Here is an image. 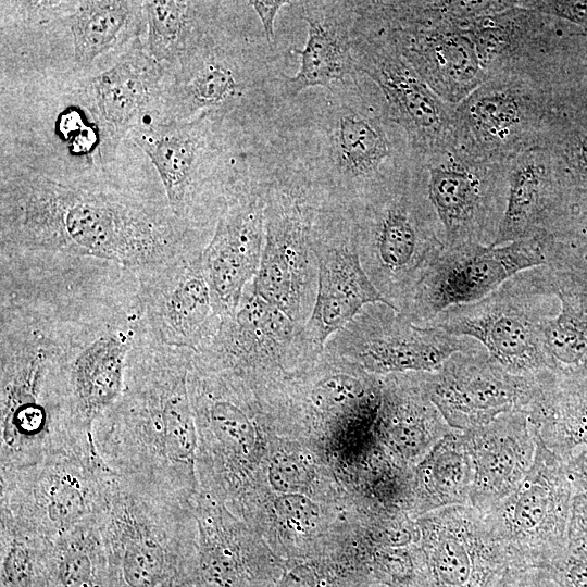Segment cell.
<instances>
[{
    "label": "cell",
    "instance_id": "obj_1",
    "mask_svg": "<svg viewBox=\"0 0 587 587\" xmlns=\"http://www.w3.org/2000/svg\"><path fill=\"white\" fill-rule=\"evenodd\" d=\"M0 300V467L100 459L72 410L57 296L35 278L2 275Z\"/></svg>",
    "mask_w": 587,
    "mask_h": 587
},
{
    "label": "cell",
    "instance_id": "obj_2",
    "mask_svg": "<svg viewBox=\"0 0 587 587\" xmlns=\"http://www.w3.org/2000/svg\"><path fill=\"white\" fill-rule=\"evenodd\" d=\"M175 217L132 198L41 175L1 187V259H92L134 275L190 251Z\"/></svg>",
    "mask_w": 587,
    "mask_h": 587
},
{
    "label": "cell",
    "instance_id": "obj_3",
    "mask_svg": "<svg viewBox=\"0 0 587 587\" xmlns=\"http://www.w3.org/2000/svg\"><path fill=\"white\" fill-rule=\"evenodd\" d=\"M193 354L146 333L130 351L122 395L93 426L97 453L113 473L188 502L199 492Z\"/></svg>",
    "mask_w": 587,
    "mask_h": 587
},
{
    "label": "cell",
    "instance_id": "obj_4",
    "mask_svg": "<svg viewBox=\"0 0 587 587\" xmlns=\"http://www.w3.org/2000/svg\"><path fill=\"white\" fill-rule=\"evenodd\" d=\"M273 127L316 185L352 210L419 165L378 88L362 74L311 100L282 104Z\"/></svg>",
    "mask_w": 587,
    "mask_h": 587
},
{
    "label": "cell",
    "instance_id": "obj_5",
    "mask_svg": "<svg viewBox=\"0 0 587 587\" xmlns=\"http://www.w3.org/2000/svg\"><path fill=\"white\" fill-rule=\"evenodd\" d=\"M188 388L196 419L199 490L241 519L277 434L250 375L192 358Z\"/></svg>",
    "mask_w": 587,
    "mask_h": 587
},
{
    "label": "cell",
    "instance_id": "obj_6",
    "mask_svg": "<svg viewBox=\"0 0 587 587\" xmlns=\"http://www.w3.org/2000/svg\"><path fill=\"white\" fill-rule=\"evenodd\" d=\"M193 502L111 472L98 515L111 587H160L196 550Z\"/></svg>",
    "mask_w": 587,
    "mask_h": 587
},
{
    "label": "cell",
    "instance_id": "obj_7",
    "mask_svg": "<svg viewBox=\"0 0 587 587\" xmlns=\"http://www.w3.org/2000/svg\"><path fill=\"white\" fill-rule=\"evenodd\" d=\"M399 54L446 103L458 105L489 77L457 1H360ZM479 15V14H478Z\"/></svg>",
    "mask_w": 587,
    "mask_h": 587
},
{
    "label": "cell",
    "instance_id": "obj_8",
    "mask_svg": "<svg viewBox=\"0 0 587 587\" xmlns=\"http://www.w3.org/2000/svg\"><path fill=\"white\" fill-rule=\"evenodd\" d=\"M424 172L415 166L401 182L352 210L358 237L371 257L376 287L398 311L445 248Z\"/></svg>",
    "mask_w": 587,
    "mask_h": 587
},
{
    "label": "cell",
    "instance_id": "obj_9",
    "mask_svg": "<svg viewBox=\"0 0 587 587\" xmlns=\"http://www.w3.org/2000/svg\"><path fill=\"white\" fill-rule=\"evenodd\" d=\"M557 311L537 266L475 302L446 309L427 325L474 339L511 373L538 377L552 373L545 329Z\"/></svg>",
    "mask_w": 587,
    "mask_h": 587
},
{
    "label": "cell",
    "instance_id": "obj_10",
    "mask_svg": "<svg viewBox=\"0 0 587 587\" xmlns=\"http://www.w3.org/2000/svg\"><path fill=\"white\" fill-rule=\"evenodd\" d=\"M111 472L76 458L1 469L0 526L54 542L98 517Z\"/></svg>",
    "mask_w": 587,
    "mask_h": 587
},
{
    "label": "cell",
    "instance_id": "obj_11",
    "mask_svg": "<svg viewBox=\"0 0 587 587\" xmlns=\"http://www.w3.org/2000/svg\"><path fill=\"white\" fill-rule=\"evenodd\" d=\"M354 7L355 67L378 88L389 118L403 130L415 162L424 167L454 149V107L428 87L358 1Z\"/></svg>",
    "mask_w": 587,
    "mask_h": 587
},
{
    "label": "cell",
    "instance_id": "obj_12",
    "mask_svg": "<svg viewBox=\"0 0 587 587\" xmlns=\"http://www.w3.org/2000/svg\"><path fill=\"white\" fill-rule=\"evenodd\" d=\"M267 175V159L258 147L228 182L214 234L201 253L221 319L236 311L260 266Z\"/></svg>",
    "mask_w": 587,
    "mask_h": 587
},
{
    "label": "cell",
    "instance_id": "obj_13",
    "mask_svg": "<svg viewBox=\"0 0 587 587\" xmlns=\"http://www.w3.org/2000/svg\"><path fill=\"white\" fill-rule=\"evenodd\" d=\"M573 495L563 461L537 439L535 461L525 479L484 514L508 566L546 569L564 549Z\"/></svg>",
    "mask_w": 587,
    "mask_h": 587
},
{
    "label": "cell",
    "instance_id": "obj_14",
    "mask_svg": "<svg viewBox=\"0 0 587 587\" xmlns=\"http://www.w3.org/2000/svg\"><path fill=\"white\" fill-rule=\"evenodd\" d=\"M546 263L542 235L500 246H445L400 312L427 325L446 309L475 302L516 274Z\"/></svg>",
    "mask_w": 587,
    "mask_h": 587
},
{
    "label": "cell",
    "instance_id": "obj_15",
    "mask_svg": "<svg viewBox=\"0 0 587 587\" xmlns=\"http://www.w3.org/2000/svg\"><path fill=\"white\" fill-rule=\"evenodd\" d=\"M539 88L505 71L489 77L454 107L455 151L503 163L539 146L546 114Z\"/></svg>",
    "mask_w": 587,
    "mask_h": 587
},
{
    "label": "cell",
    "instance_id": "obj_16",
    "mask_svg": "<svg viewBox=\"0 0 587 587\" xmlns=\"http://www.w3.org/2000/svg\"><path fill=\"white\" fill-rule=\"evenodd\" d=\"M419 587H492L508 566L485 515L452 505L416 517Z\"/></svg>",
    "mask_w": 587,
    "mask_h": 587
},
{
    "label": "cell",
    "instance_id": "obj_17",
    "mask_svg": "<svg viewBox=\"0 0 587 587\" xmlns=\"http://www.w3.org/2000/svg\"><path fill=\"white\" fill-rule=\"evenodd\" d=\"M423 376L430 400L458 430L487 425L503 414L526 413L542 377L511 373L479 344L453 353L438 371Z\"/></svg>",
    "mask_w": 587,
    "mask_h": 587
},
{
    "label": "cell",
    "instance_id": "obj_18",
    "mask_svg": "<svg viewBox=\"0 0 587 587\" xmlns=\"http://www.w3.org/2000/svg\"><path fill=\"white\" fill-rule=\"evenodd\" d=\"M358 246L353 211L339 202L325 201L317 213L312 247L319 278L310 326L320 346L365 305L394 308L362 267Z\"/></svg>",
    "mask_w": 587,
    "mask_h": 587
},
{
    "label": "cell",
    "instance_id": "obj_19",
    "mask_svg": "<svg viewBox=\"0 0 587 587\" xmlns=\"http://www.w3.org/2000/svg\"><path fill=\"white\" fill-rule=\"evenodd\" d=\"M501 164L451 150L424 165L427 197L445 246L494 245L507 201V171H498Z\"/></svg>",
    "mask_w": 587,
    "mask_h": 587
},
{
    "label": "cell",
    "instance_id": "obj_20",
    "mask_svg": "<svg viewBox=\"0 0 587 587\" xmlns=\"http://www.w3.org/2000/svg\"><path fill=\"white\" fill-rule=\"evenodd\" d=\"M135 277L138 310L154 341L197 352L212 340L222 319L201 253L188 252Z\"/></svg>",
    "mask_w": 587,
    "mask_h": 587
},
{
    "label": "cell",
    "instance_id": "obj_21",
    "mask_svg": "<svg viewBox=\"0 0 587 587\" xmlns=\"http://www.w3.org/2000/svg\"><path fill=\"white\" fill-rule=\"evenodd\" d=\"M197 544L182 575L196 587H275L285 561L247 523L199 490L193 500Z\"/></svg>",
    "mask_w": 587,
    "mask_h": 587
},
{
    "label": "cell",
    "instance_id": "obj_22",
    "mask_svg": "<svg viewBox=\"0 0 587 587\" xmlns=\"http://www.w3.org/2000/svg\"><path fill=\"white\" fill-rule=\"evenodd\" d=\"M367 317L359 340L355 361L375 376L403 373H434L455 352L478 345L433 325H419L403 313L383 303Z\"/></svg>",
    "mask_w": 587,
    "mask_h": 587
},
{
    "label": "cell",
    "instance_id": "obj_23",
    "mask_svg": "<svg viewBox=\"0 0 587 587\" xmlns=\"http://www.w3.org/2000/svg\"><path fill=\"white\" fill-rule=\"evenodd\" d=\"M215 122L210 117L179 121L141 128L133 136L158 171L176 220L188 214L200 186L216 172L220 151Z\"/></svg>",
    "mask_w": 587,
    "mask_h": 587
},
{
    "label": "cell",
    "instance_id": "obj_24",
    "mask_svg": "<svg viewBox=\"0 0 587 587\" xmlns=\"http://www.w3.org/2000/svg\"><path fill=\"white\" fill-rule=\"evenodd\" d=\"M464 434L473 475L469 505L486 514L529 473L537 449L535 430L525 412H512Z\"/></svg>",
    "mask_w": 587,
    "mask_h": 587
},
{
    "label": "cell",
    "instance_id": "obj_25",
    "mask_svg": "<svg viewBox=\"0 0 587 587\" xmlns=\"http://www.w3.org/2000/svg\"><path fill=\"white\" fill-rule=\"evenodd\" d=\"M308 38L303 49L291 48L300 57L296 75H285L280 100L284 103L307 90H329L360 76L352 54L354 1H298Z\"/></svg>",
    "mask_w": 587,
    "mask_h": 587
},
{
    "label": "cell",
    "instance_id": "obj_26",
    "mask_svg": "<svg viewBox=\"0 0 587 587\" xmlns=\"http://www.w3.org/2000/svg\"><path fill=\"white\" fill-rule=\"evenodd\" d=\"M380 403L374 424L377 444L413 469L451 428L430 400L423 373L380 376Z\"/></svg>",
    "mask_w": 587,
    "mask_h": 587
},
{
    "label": "cell",
    "instance_id": "obj_27",
    "mask_svg": "<svg viewBox=\"0 0 587 587\" xmlns=\"http://www.w3.org/2000/svg\"><path fill=\"white\" fill-rule=\"evenodd\" d=\"M567 202L545 150L522 152L509 161L505 209L494 246L549 233Z\"/></svg>",
    "mask_w": 587,
    "mask_h": 587
},
{
    "label": "cell",
    "instance_id": "obj_28",
    "mask_svg": "<svg viewBox=\"0 0 587 587\" xmlns=\"http://www.w3.org/2000/svg\"><path fill=\"white\" fill-rule=\"evenodd\" d=\"M558 300V311L545 329L552 373L562 378L587 375V264L538 266Z\"/></svg>",
    "mask_w": 587,
    "mask_h": 587
},
{
    "label": "cell",
    "instance_id": "obj_29",
    "mask_svg": "<svg viewBox=\"0 0 587 587\" xmlns=\"http://www.w3.org/2000/svg\"><path fill=\"white\" fill-rule=\"evenodd\" d=\"M307 495L332 502L353 501L324 455L296 439L276 434L242 521L265 497Z\"/></svg>",
    "mask_w": 587,
    "mask_h": 587
},
{
    "label": "cell",
    "instance_id": "obj_30",
    "mask_svg": "<svg viewBox=\"0 0 587 587\" xmlns=\"http://www.w3.org/2000/svg\"><path fill=\"white\" fill-rule=\"evenodd\" d=\"M160 78L159 62L139 47L92 78L96 105L110 134L121 136L128 130L151 101Z\"/></svg>",
    "mask_w": 587,
    "mask_h": 587
},
{
    "label": "cell",
    "instance_id": "obj_31",
    "mask_svg": "<svg viewBox=\"0 0 587 587\" xmlns=\"http://www.w3.org/2000/svg\"><path fill=\"white\" fill-rule=\"evenodd\" d=\"M526 414L537 439L561 460L587 447V375L545 374Z\"/></svg>",
    "mask_w": 587,
    "mask_h": 587
},
{
    "label": "cell",
    "instance_id": "obj_32",
    "mask_svg": "<svg viewBox=\"0 0 587 587\" xmlns=\"http://www.w3.org/2000/svg\"><path fill=\"white\" fill-rule=\"evenodd\" d=\"M472 477L464 430L452 429L413 467V515L469 505Z\"/></svg>",
    "mask_w": 587,
    "mask_h": 587
},
{
    "label": "cell",
    "instance_id": "obj_33",
    "mask_svg": "<svg viewBox=\"0 0 587 587\" xmlns=\"http://www.w3.org/2000/svg\"><path fill=\"white\" fill-rule=\"evenodd\" d=\"M46 587H111L98 517L53 542Z\"/></svg>",
    "mask_w": 587,
    "mask_h": 587
},
{
    "label": "cell",
    "instance_id": "obj_34",
    "mask_svg": "<svg viewBox=\"0 0 587 587\" xmlns=\"http://www.w3.org/2000/svg\"><path fill=\"white\" fill-rule=\"evenodd\" d=\"M130 1H80L70 16L76 64L86 68L117 43L135 11Z\"/></svg>",
    "mask_w": 587,
    "mask_h": 587
},
{
    "label": "cell",
    "instance_id": "obj_35",
    "mask_svg": "<svg viewBox=\"0 0 587 587\" xmlns=\"http://www.w3.org/2000/svg\"><path fill=\"white\" fill-rule=\"evenodd\" d=\"M149 53L159 63L186 53L207 30L200 2L146 1Z\"/></svg>",
    "mask_w": 587,
    "mask_h": 587
},
{
    "label": "cell",
    "instance_id": "obj_36",
    "mask_svg": "<svg viewBox=\"0 0 587 587\" xmlns=\"http://www.w3.org/2000/svg\"><path fill=\"white\" fill-rule=\"evenodd\" d=\"M370 585L359 551L285 562L275 587H363Z\"/></svg>",
    "mask_w": 587,
    "mask_h": 587
},
{
    "label": "cell",
    "instance_id": "obj_37",
    "mask_svg": "<svg viewBox=\"0 0 587 587\" xmlns=\"http://www.w3.org/2000/svg\"><path fill=\"white\" fill-rule=\"evenodd\" d=\"M0 587H46L53 542L0 526Z\"/></svg>",
    "mask_w": 587,
    "mask_h": 587
},
{
    "label": "cell",
    "instance_id": "obj_38",
    "mask_svg": "<svg viewBox=\"0 0 587 587\" xmlns=\"http://www.w3.org/2000/svg\"><path fill=\"white\" fill-rule=\"evenodd\" d=\"M561 587H587V539L566 542L544 569Z\"/></svg>",
    "mask_w": 587,
    "mask_h": 587
},
{
    "label": "cell",
    "instance_id": "obj_39",
    "mask_svg": "<svg viewBox=\"0 0 587 587\" xmlns=\"http://www.w3.org/2000/svg\"><path fill=\"white\" fill-rule=\"evenodd\" d=\"M522 3L542 15L570 22L587 35V0H542Z\"/></svg>",
    "mask_w": 587,
    "mask_h": 587
},
{
    "label": "cell",
    "instance_id": "obj_40",
    "mask_svg": "<svg viewBox=\"0 0 587 587\" xmlns=\"http://www.w3.org/2000/svg\"><path fill=\"white\" fill-rule=\"evenodd\" d=\"M492 587H561L539 567L507 566Z\"/></svg>",
    "mask_w": 587,
    "mask_h": 587
},
{
    "label": "cell",
    "instance_id": "obj_41",
    "mask_svg": "<svg viewBox=\"0 0 587 587\" xmlns=\"http://www.w3.org/2000/svg\"><path fill=\"white\" fill-rule=\"evenodd\" d=\"M587 539V490L572 497L566 533V542Z\"/></svg>",
    "mask_w": 587,
    "mask_h": 587
},
{
    "label": "cell",
    "instance_id": "obj_42",
    "mask_svg": "<svg viewBox=\"0 0 587 587\" xmlns=\"http://www.w3.org/2000/svg\"><path fill=\"white\" fill-rule=\"evenodd\" d=\"M249 5L255 11L260 18L262 32L270 45H276L274 21L279 10L286 5H291L292 1H248Z\"/></svg>",
    "mask_w": 587,
    "mask_h": 587
},
{
    "label": "cell",
    "instance_id": "obj_43",
    "mask_svg": "<svg viewBox=\"0 0 587 587\" xmlns=\"http://www.w3.org/2000/svg\"><path fill=\"white\" fill-rule=\"evenodd\" d=\"M562 461L574 494L587 490V447L573 451Z\"/></svg>",
    "mask_w": 587,
    "mask_h": 587
},
{
    "label": "cell",
    "instance_id": "obj_44",
    "mask_svg": "<svg viewBox=\"0 0 587 587\" xmlns=\"http://www.w3.org/2000/svg\"><path fill=\"white\" fill-rule=\"evenodd\" d=\"M573 159L578 172L587 176V125L579 135L574 147Z\"/></svg>",
    "mask_w": 587,
    "mask_h": 587
},
{
    "label": "cell",
    "instance_id": "obj_45",
    "mask_svg": "<svg viewBox=\"0 0 587 587\" xmlns=\"http://www.w3.org/2000/svg\"><path fill=\"white\" fill-rule=\"evenodd\" d=\"M160 587H196L195 584L185 575H177L165 583Z\"/></svg>",
    "mask_w": 587,
    "mask_h": 587
},
{
    "label": "cell",
    "instance_id": "obj_46",
    "mask_svg": "<svg viewBox=\"0 0 587 587\" xmlns=\"http://www.w3.org/2000/svg\"><path fill=\"white\" fill-rule=\"evenodd\" d=\"M363 587H385V586L378 585V584H370V585H365Z\"/></svg>",
    "mask_w": 587,
    "mask_h": 587
}]
</instances>
